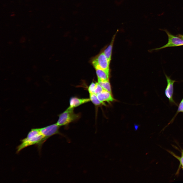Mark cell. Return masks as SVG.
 I'll list each match as a JSON object with an SVG mask.
<instances>
[{
  "label": "cell",
  "mask_w": 183,
  "mask_h": 183,
  "mask_svg": "<svg viewBox=\"0 0 183 183\" xmlns=\"http://www.w3.org/2000/svg\"><path fill=\"white\" fill-rule=\"evenodd\" d=\"M43 139L39 128L31 129L26 137L20 140L21 143L17 147L16 153H19L22 149L30 146L35 145L38 147Z\"/></svg>",
  "instance_id": "obj_1"
},
{
  "label": "cell",
  "mask_w": 183,
  "mask_h": 183,
  "mask_svg": "<svg viewBox=\"0 0 183 183\" xmlns=\"http://www.w3.org/2000/svg\"><path fill=\"white\" fill-rule=\"evenodd\" d=\"M56 123L59 126H65L70 123L78 120L80 117L79 114H76L74 108L68 107L65 110L59 115Z\"/></svg>",
  "instance_id": "obj_2"
},
{
  "label": "cell",
  "mask_w": 183,
  "mask_h": 183,
  "mask_svg": "<svg viewBox=\"0 0 183 183\" xmlns=\"http://www.w3.org/2000/svg\"><path fill=\"white\" fill-rule=\"evenodd\" d=\"M60 126L56 123L47 126L40 128L41 133L43 136V139L37 148L40 151L43 144L51 136L59 134L63 136L59 131Z\"/></svg>",
  "instance_id": "obj_3"
},
{
  "label": "cell",
  "mask_w": 183,
  "mask_h": 183,
  "mask_svg": "<svg viewBox=\"0 0 183 183\" xmlns=\"http://www.w3.org/2000/svg\"><path fill=\"white\" fill-rule=\"evenodd\" d=\"M110 61L104 53H101L92 60V64L96 69L109 70Z\"/></svg>",
  "instance_id": "obj_4"
},
{
  "label": "cell",
  "mask_w": 183,
  "mask_h": 183,
  "mask_svg": "<svg viewBox=\"0 0 183 183\" xmlns=\"http://www.w3.org/2000/svg\"><path fill=\"white\" fill-rule=\"evenodd\" d=\"M164 31L167 35L168 40L167 43L163 46L155 49L158 50L168 47H177L183 45V40L178 36L171 34L166 30Z\"/></svg>",
  "instance_id": "obj_5"
},
{
  "label": "cell",
  "mask_w": 183,
  "mask_h": 183,
  "mask_svg": "<svg viewBox=\"0 0 183 183\" xmlns=\"http://www.w3.org/2000/svg\"><path fill=\"white\" fill-rule=\"evenodd\" d=\"M165 75L167 82V85L165 91V95L171 104L177 105L173 99L174 84L176 81L172 80L166 74Z\"/></svg>",
  "instance_id": "obj_6"
},
{
  "label": "cell",
  "mask_w": 183,
  "mask_h": 183,
  "mask_svg": "<svg viewBox=\"0 0 183 183\" xmlns=\"http://www.w3.org/2000/svg\"><path fill=\"white\" fill-rule=\"evenodd\" d=\"M90 101L89 98H80L76 97H72L69 99V107L74 109Z\"/></svg>",
  "instance_id": "obj_7"
},
{
  "label": "cell",
  "mask_w": 183,
  "mask_h": 183,
  "mask_svg": "<svg viewBox=\"0 0 183 183\" xmlns=\"http://www.w3.org/2000/svg\"><path fill=\"white\" fill-rule=\"evenodd\" d=\"M97 96L99 100L104 105L105 104L104 103L105 102L110 103L114 100L112 95V93L104 90L101 93L97 95Z\"/></svg>",
  "instance_id": "obj_8"
},
{
  "label": "cell",
  "mask_w": 183,
  "mask_h": 183,
  "mask_svg": "<svg viewBox=\"0 0 183 183\" xmlns=\"http://www.w3.org/2000/svg\"><path fill=\"white\" fill-rule=\"evenodd\" d=\"M96 69L98 80L102 81L109 80V70H105L100 69Z\"/></svg>",
  "instance_id": "obj_9"
},
{
  "label": "cell",
  "mask_w": 183,
  "mask_h": 183,
  "mask_svg": "<svg viewBox=\"0 0 183 183\" xmlns=\"http://www.w3.org/2000/svg\"><path fill=\"white\" fill-rule=\"evenodd\" d=\"M98 83L104 90L112 93L111 86L109 80L104 81L98 80Z\"/></svg>",
  "instance_id": "obj_10"
},
{
  "label": "cell",
  "mask_w": 183,
  "mask_h": 183,
  "mask_svg": "<svg viewBox=\"0 0 183 183\" xmlns=\"http://www.w3.org/2000/svg\"><path fill=\"white\" fill-rule=\"evenodd\" d=\"M114 39V37L113 38L110 44L104 50L103 52L108 59L110 61L111 59L112 49Z\"/></svg>",
  "instance_id": "obj_11"
},
{
  "label": "cell",
  "mask_w": 183,
  "mask_h": 183,
  "mask_svg": "<svg viewBox=\"0 0 183 183\" xmlns=\"http://www.w3.org/2000/svg\"><path fill=\"white\" fill-rule=\"evenodd\" d=\"M89 98L90 101L95 106H98L104 104L98 99L97 95L94 93L89 94Z\"/></svg>",
  "instance_id": "obj_12"
},
{
  "label": "cell",
  "mask_w": 183,
  "mask_h": 183,
  "mask_svg": "<svg viewBox=\"0 0 183 183\" xmlns=\"http://www.w3.org/2000/svg\"><path fill=\"white\" fill-rule=\"evenodd\" d=\"M97 82H93L88 88V90L89 94L94 93Z\"/></svg>",
  "instance_id": "obj_13"
},
{
  "label": "cell",
  "mask_w": 183,
  "mask_h": 183,
  "mask_svg": "<svg viewBox=\"0 0 183 183\" xmlns=\"http://www.w3.org/2000/svg\"><path fill=\"white\" fill-rule=\"evenodd\" d=\"M183 112V98L181 101L180 102L179 105L178 107V109H177V111L174 116L173 119H172L171 121H173V120H174L175 118L178 114V113L180 112Z\"/></svg>",
  "instance_id": "obj_14"
},
{
  "label": "cell",
  "mask_w": 183,
  "mask_h": 183,
  "mask_svg": "<svg viewBox=\"0 0 183 183\" xmlns=\"http://www.w3.org/2000/svg\"><path fill=\"white\" fill-rule=\"evenodd\" d=\"M104 90L98 82H97L94 93L97 95L102 92Z\"/></svg>",
  "instance_id": "obj_15"
},
{
  "label": "cell",
  "mask_w": 183,
  "mask_h": 183,
  "mask_svg": "<svg viewBox=\"0 0 183 183\" xmlns=\"http://www.w3.org/2000/svg\"><path fill=\"white\" fill-rule=\"evenodd\" d=\"M183 40V35L181 34H178L176 35Z\"/></svg>",
  "instance_id": "obj_16"
}]
</instances>
